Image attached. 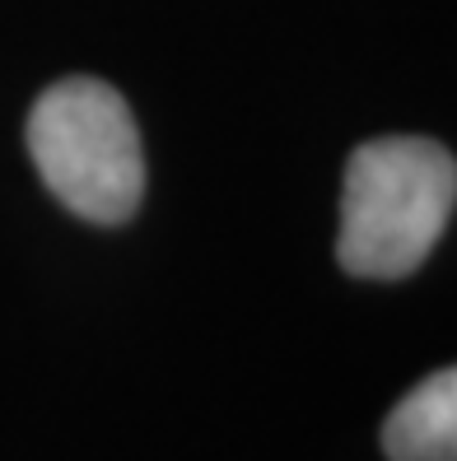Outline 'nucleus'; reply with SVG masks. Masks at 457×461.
<instances>
[{
  "instance_id": "f257e3e1",
  "label": "nucleus",
  "mask_w": 457,
  "mask_h": 461,
  "mask_svg": "<svg viewBox=\"0 0 457 461\" xmlns=\"http://www.w3.org/2000/svg\"><path fill=\"white\" fill-rule=\"evenodd\" d=\"M457 205V158L425 135H383L351 154L336 261L360 280H401L425 266Z\"/></svg>"
},
{
  "instance_id": "f03ea898",
  "label": "nucleus",
  "mask_w": 457,
  "mask_h": 461,
  "mask_svg": "<svg viewBox=\"0 0 457 461\" xmlns=\"http://www.w3.org/2000/svg\"><path fill=\"white\" fill-rule=\"evenodd\" d=\"M29 154L47 192L89 224H126L145 196V149L126 98L94 75H66L29 113Z\"/></svg>"
},
{
  "instance_id": "7ed1b4c3",
  "label": "nucleus",
  "mask_w": 457,
  "mask_h": 461,
  "mask_svg": "<svg viewBox=\"0 0 457 461\" xmlns=\"http://www.w3.org/2000/svg\"><path fill=\"white\" fill-rule=\"evenodd\" d=\"M388 461H457V364L429 373L383 424Z\"/></svg>"
}]
</instances>
